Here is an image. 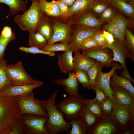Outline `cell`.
Returning <instances> with one entry per match:
<instances>
[{
  "mask_svg": "<svg viewBox=\"0 0 134 134\" xmlns=\"http://www.w3.org/2000/svg\"><path fill=\"white\" fill-rule=\"evenodd\" d=\"M71 129L67 132L68 134H83L87 133V129L82 115L71 120Z\"/></svg>",
  "mask_w": 134,
  "mask_h": 134,
  "instance_id": "25",
  "label": "cell"
},
{
  "mask_svg": "<svg viewBox=\"0 0 134 134\" xmlns=\"http://www.w3.org/2000/svg\"><path fill=\"white\" fill-rule=\"evenodd\" d=\"M131 81L128 78L119 76L115 70L110 77V85H117L124 88L134 98V88L131 83Z\"/></svg>",
  "mask_w": 134,
  "mask_h": 134,
  "instance_id": "22",
  "label": "cell"
},
{
  "mask_svg": "<svg viewBox=\"0 0 134 134\" xmlns=\"http://www.w3.org/2000/svg\"><path fill=\"white\" fill-rule=\"evenodd\" d=\"M78 83L81 84L84 88H88L89 85V78L84 71L77 69L74 72Z\"/></svg>",
  "mask_w": 134,
  "mask_h": 134,
  "instance_id": "38",
  "label": "cell"
},
{
  "mask_svg": "<svg viewBox=\"0 0 134 134\" xmlns=\"http://www.w3.org/2000/svg\"><path fill=\"white\" fill-rule=\"evenodd\" d=\"M113 102L114 113L116 118L121 124H125L130 119L132 113Z\"/></svg>",
  "mask_w": 134,
  "mask_h": 134,
  "instance_id": "28",
  "label": "cell"
},
{
  "mask_svg": "<svg viewBox=\"0 0 134 134\" xmlns=\"http://www.w3.org/2000/svg\"><path fill=\"white\" fill-rule=\"evenodd\" d=\"M4 70L12 85H29L39 81L34 80L30 76L25 69L22 62L20 61L14 64H7Z\"/></svg>",
  "mask_w": 134,
  "mask_h": 134,
  "instance_id": "6",
  "label": "cell"
},
{
  "mask_svg": "<svg viewBox=\"0 0 134 134\" xmlns=\"http://www.w3.org/2000/svg\"><path fill=\"white\" fill-rule=\"evenodd\" d=\"M17 97L0 96V134H8L11 127L20 117Z\"/></svg>",
  "mask_w": 134,
  "mask_h": 134,
  "instance_id": "2",
  "label": "cell"
},
{
  "mask_svg": "<svg viewBox=\"0 0 134 134\" xmlns=\"http://www.w3.org/2000/svg\"><path fill=\"white\" fill-rule=\"evenodd\" d=\"M111 70L107 73L99 71L97 75L95 84L100 87L106 95L113 100V91L110 85V77L113 72L116 70L120 71L123 69L122 66L117 63H114Z\"/></svg>",
  "mask_w": 134,
  "mask_h": 134,
  "instance_id": "13",
  "label": "cell"
},
{
  "mask_svg": "<svg viewBox=\"0 0 134 134\" xmlns=\"http://www.w3.org/2000/svg\"><path fill=\"white\" fill-rule=\"evenodd\" d=\"M61 1L66 4L69 7L71 6L76 0H57Z\"/></svg>",
  "mask_w": 134,
  "mask_h": 134,
  "instance_id": "49",
  "label": "cell"
},
{
  "mask_svg": "<svg viewBox=\"0 0 134 134\" xmlns=\"http://www.w3.org/2000/svg\"><path fill=\"white\" fill-rule=\"evenodd\" d=\"M7 62V60L4 58L0 59V91L6 87L11 85L4 70Z\"/></svg>",
  "mask_w": 134,
  "mask_h": 134,
  "instance_id": "33",
  "label": "cell"
},
{
  "mask_svg": "<svg viewBox=\"0 0 134 134\" xmlns=\"http://www.w3.org/2000/svg\"><path fill=\"white\" fill-rule=\"evenodd\" d=\"M110 4L120 11L129 19L134 20V6L130 5L124 0H108Z\"/></svg>",
  "mask_w": 134,
  "mask_h": 134,
  "instance_id": "23",
  "label": "cell"
},
{
  "mask_svg": "<svg viewBox=\"0 0 134 134\" xmlns=\"http://www.w3.org/2000/svg\"><path fill=\"white\" fill-rule=\"evenodd\" d=\"M96 102L93 100H89L86 107L94 115L98 116L101 114V111L99 106Z\"/></svg>",
  "mask_w": 134,
  "mask_h": 134,
  "instance_id": "45",
  "label": "cell"
},
{
  "mask_svg": "<svg viewBox=\"0 0 134 134\" xmlns=\"http://www.w3.org/2000/svg\"><path fill=\"white\" fill-rule=\"evenodd\" d=\"M74 53V72L77 69H81L86 72L90 67L97 61L95 60L80 53V51H76Z\"/></svg>",
  "mask_w": 134,
  "mask_h": 134,
  "instance_id": "18",
  "label": "cell"
},
{
  "mask_svg": "<svg viewBox=\"0 0 134 134\" xmlns=\"http://www.w3.org/2000/svg\"><path fill=\"white\" fill-rule=\"evenodd\" d=\"M104 66L100 62L97 61L86 71V72L89 78L88 89H92L95 84L97 73L99 71L101 70Z\"/></svg>",
  "mask_w": 134,
  "mask_h": 134,
  "instance_id": "29",
  "label": "cell"
},
{
  "mask_svg": "<svg viewBox=\"0 0 134 134\" xmlns=\"http://www.w3.org/2000/svg\"><path fill=\"white\" fill-rule=\"evenodd\" d=\"M74 21L75 25L80 27L92 29L100 28L103 24L90 11L84 14L78 15Z\"/></svg>",
  "mask_w": 134,
  "mask_h": 134,
  "instance_id": "16",
  "label": "cell"
},
{
  "mask_svg": "<svg viewBox=\"0 0 134 134\" xmlns=\"http://www.w3.org/2000/svg\"><path fill=\"white\" fill-rule=\"evenodd\" d=\"M39 5L41 11L45 16L48 17H60V10L55 0L48 2L45 0L39 1Z\"/></svg>",
  "mask_w": 134,
  "mask_h": 134,
  "instance_id": "21",
  "label": "cell"
},
{
  "mask_svg": "<svg viewBox=\"0 0 134 134\" xmlns=\"http://www.w3.org/2000/svg\"><path fill=\"white\" fill-rule=\"evenodd\" d=\"M124 42L130 53L134 55V36L128 29L126 28L125 31Z\"/></svg>",
  "mask_w": 134,
  "mask_h": 134,
  "instance_id": "37",
  "label": "cell"
},
{
  "mask_svg": "<svg viewBox=\"0 0 134 134\" xmlns=\"http://www.w3.org/2000/svg\"><path fill=\"white\" fill-rule=\"evenodd\" d=\"M16 38L14 32L8 26L4 27L1 30L0 36V59L4 58L6 48L8 43Z\"/></svg>",
  "mask_w": 134,
  "mask_h": 134,
  "instance_id": "20",
  "label": "cell"
},
{
  "mask_svg": "<svg viewBox=\"0 0 134 134\" xmlns=\"http://www.w3.org/2000/svg\"><path fill=\"white\" fill-rule=\"evenodd\" d=\"M57 95V91H56L47 100L42 101L48 114V119L45 127L49 134H56L64 131L67 132L72 127L70 122L65 120L57 108L55 99Z\"/></svg>",
  "mask_w": 134,
  "mask_h": 134,
  "instance_id": "1",
  "label": "cell"
},
{
  "mask_svg": "<svg viewBox=\"0 0 134 134\" xmlns=\"http://www.w3.org/2000/svg\"><path fill=\"white\" fill-rule=\"evenodd\" d=\"M16 97L20 116L27 114L48 117L47 110L42 104V101L34 98L32 91L27 95Z\"/></svg>",
  "mask_w": 134,
  "mask_h": 134,
  "instance_id": "5",
  "label": "cell"
},
{
  "mask_svg": "<svg viewBox=\"0 0 134 134\" xmlns=\"http://www.w3.org/2000/svg\"><path fill=\"white\" fill-rule=\"evenodd\" d=\"M0 3L5 4L8 6L9 14L11 15L17 14L21 11L24 12L27 8L26 3L23 0H0Z\"/></svg>",
  "mask_w": 134,
  "mask_h": 134,
  "instance_id": "24",
  "label": "cell"
},
{
  "mask_svg": "<svg viewBox=\"0 0 134 134\" xmlns=\"http://www.w3.org/2000/svg\"><path fill=\"white\" fill-rule=\"evenodd\" d=\"M115 7L110 5L97 18L103 24L111 22L119 12Z\"/></svg>",
  "mask_w": 134,
  "mask_h": 134,
  "instance_id": "31",
  "label": "cell"
},
{
  "mask_svg": "<svg viewBox=\"0 0 134 134\" xmlns=\"http://www.w3.org/2000/svg\"><path fill=\"white\" fill-rule=\"evenodd\" d=\"M100 30V27L87 29L75 25L73 31H72L69 45L70 50L73 52L80 51V46L82 42L87 38L95 35Z\"/></svg>",
  "mask_w": 134,
  "mask_h": 134,
  "instance_id": "11",
  "label": "cell"
},
{
  "mask_svg": "<svg viewBox=\"0 0 134 134\" xmlns=\"http://www.w3.org/2000/svg\"><path fill=\"white\" fill-rule=\"evenodd\" d=\"M93 36L98 45L106 47L108 44L103 35L102 30H100Z\"/></svg>",
  "mask_w": 134,
  "mask_h": 134,
  "instance_id": "46",
  "label": "cell"
},
{
  "mask_svg": "<svg viewBox=\"0 0 134 134\" xmlns=\"http://www.w3.org/2000/svg\"><path fill=\"white\" fill-rule=\"evenodd\" d=\"M47 40L38 31L29 33V44L30 46L42 49L48 44Z\"/></svg>",
  "mask_w": 134,
  "mask_h": 134,
  "instance_id": "26",
  "label": "cell"
},
{
  "mask_svg": "<svg viewBox=\"0 0 134 134\" xmlns=\"http://www.w3.org/2000/svg\"><path fill=\"white\" fill-rule=\"evenodd\" d=\"M89 100L79 94L69 96L60 101L56 106L64 117L71 121L82 115Z\"/></svg>",
  "mask_w": 134,
  "mask_h": 134,
  "instance_id": "4",
  "label": "cell"
},
{
  "mask_svg": "<svg viewBox=\"0 0 134 134\" xmlns=\"http://www.w3.org/2000/svg\"><path fill=\"white\" fill-rule=\"evenodd\" d=\"M112 20L124 35L126 29L131 28L134 25L133 20L126 18L120 12Z\"/></svg>",
  "mask_w": 134,
  "mask_h": 134,
  "instance_id": "30",
  "label": "cell"
},
{
  "mask_svg": "<svg viewBox=\"0 0 134 134\" xmlns=\"http://www.w3.org/2000/svg\"><path fill=\"white\" fill-rule=\"evenodd\" d=\"M19 49L21 51L31 54H43L51 57L54 56L56 55L55 53L54 52H46L39 48L34 46H30V47H20Z\"/></svg>",
  "mask_w": 134,
  "mask_h": 134,
  "instance_id": "39",
  "label": "cell"
},
{
  "mask_svg": "<svg viewBox=\"0 0 134 134\" xmlns=\"http://www.w3.org/2000/svg\"><path fill=\"white\" fill-rule=\"evenodd\" d=\"M52 27L53 34L48 41V44L50 45L59 42L69 45L72 31L71 24L56 20L54 21Z\"/></svg>",
  "mask_w": 134,
  "mask_h": 134,
  "instance_id": "8",
  "label": "cell"
},
{
  "mask_svg": "<svg viewBox=\"0 0 134 134\" xmlns=\"http://www.w3.org/2000/svg\"><path fill=\"white\" fill-rule=\"evenodd\" d=\"M19 119L25 126L24 134H49L45 127L48 117L24 114L20 115Z\"/></svg>",
  "mask_w": 134,
  "mask_h": 134,
  "instance_id": "7",
  "label": "cell"
},
{
  "mask_svg": "<svg viewBox=\"0 0 134 134\" xmlns=\"http://www.w3.org/2000/svg\"><path fill=\"white\" fill-rule=\"evenodd\" d=\"M110 5L108 0H98L90 11L96 17Z\"/></svg>",
  "mask_w": 134,
  "mask_h": 134,
  "instance_id": "34",
  "label": "cell"
},
{
  "mask_svg": "<svg viewBox=\"0 0 134 134\" xmlns=\"http://www.w3.org/2000/svg\"><path fill=\"white\" fill-rule=\"evenodd\" d=\"M108 97L101 104L103 110L107 113H110L113 105V102L111 99Z\"/></svg>",
  "mask_w": 134,
  "mask_h": 134,
  "instance_id": "47",
  "label": "cell"
},
{
  "mask_svg": "<svg viewBox=\"0 0 134 134\" xmlns=\"http://www.w3.org/2000/svg\"><path fill=\"white\" fill-rule=\"evenodd\" d=\"M116 128L112 123L109 122L103 123L99 126L93 133L95 134H110L114 132Z\"/></svg>",
  "mask_w": 134,
  "mask_h": 134,
  "instance_id": "35",
  "label": "cell"
},
{
  "mask_svg": "<svg viewBox=\"0 0 134 134\" xmlns=\"http://www.w3.org/2000/svg\"><path fill=\"white\" fill-rule=\"evenodd\" d=\"M55 2L58 6L60 12V17L65 18L72 15L69 10V6L64 3L57 0Z\"/></svg>",
  "mask_w": 134,
  "mask_h": 134,
  "instance_id": "43",
  "label": "cell"
},
{
  "mask_svg": "<svg viewBox=\"0 0 134 134\" xmlns=\"http://www.w3.org/2000/svg\"><path fill=\"white\" fill-rule=\"evenodd\" d=\"M93 36L87 38L82 42L80 50L83 51L98 45Z\"/></svg>",
  "mask_w": 134,
  "mask_h": 134,
  "instance_id": "44",
  "label": "cell"
},
{
  "mask_svg": "<svg viewBox=\"0 0 134 134\" xmlns=\"http://www.w3.org/2000/svg\"><path fill=\"white\" fill-rule=\"evenodd\" d=\"M36 31L39 32L49 41L52 35L53 31L48 17L45 16L44 17L38 26Z\"/></svg>",
  "mask_w": 134,
  "mask_h": 134,
  "instance_id": "27",
  "label": "cell"
},
{
  "mask_svg": "<svg viewBox=\"0 0 134 134\" xmlns=\"http://www.w3.org/2000/svg\"><path fill=\"white\" fill-rule=\"evenodd\" d=\"M25 130L24 124L19 119L11 127L8 134H24Z\"/></svg>",
  "mask_w": 134,
  "mask_h": 134,
  "instance_id": "40",
  "label": "cell"
},
{
  "mask_svg": "<svg viewBox=\"0 0 134 134\" xmlns=\"http://www.w3.org/2000/svg\"><path fill=\"white\" fill-rule=\"evenodd\" d=\"M92 89L94 90L96 93V98L93 100L99 104H102L107 99V96L100 87L96 84Z\"/></svg>",
  "mask_w": 134,
  "mask_h": 134,
  "instance_id": "42",
  "label": "cell"
},
{
  "mask_svg": "<svg viewBox=\"0 0 134 134\" xmlns=\"http://www.w3.org/2000/svg\"><path fill=\"white\" fill-rule=\"evenodd\" d=\"M103 28L111 33L114 38L124 41L125 35L123 34L112 20L103 26Z\"/></svg>",
  "mask_w": 134,
  "mask_h": 134,
  "instance_id": "32",
  "label": "cell"
},
{
  "mask_svg": "<svg viewBox=\"0 0 134 134\" xmlns=\"http://www.w3.org/2000/svg\"><path fill=\"white\" fill-rule=\"evenodd\" d=\"M39 3V0H32L31 6L27 10L14 17V20L21 30L29 33L36 32L39 23L45 16L40 9Z\"/></svg>",
  "mask_w": 134,
  "mask_h": 134,
  "instance_id": "3",
  "label": "cell"
},
{
  "mask_svg": "<svg viewBox=\"0 0 134 134\" xmlns=\"http://www.w3.org/2000/svg\"><path fill=\"white\" fill-rule=\"evenodd\" d=\"M73 52L70 50L59 54L57 56L58 67L61 72L63 73L74 72Z\"/></svg>",
  "mask_w": 134,
  "mask_h": 134,
  "instance_id": "17",
  "label": "cell"
},
{
  "mask_svg": "<svg viewBox=\"0 0 134 134\" xmlns=\"http://www.w3.org/2000/svg\"><path fill=\"white\" fill-rule=\"evenodd\" d=\"M112 50L113 52V57L111 61H116L119 62L121 64L124 72L129 71L127 69L126 65V59L128 58L133 62H134V55L130 52L124 41L115 38L114 41L111 44H108L106 47Z\"/></svg>",
  "mask_w": 134,
  "mask_h": 134,
  "instance_id": "9",
  "label": "cell"
},
{
  "mask_svg": "<svg viewBox=\"0 0 134 134\" xmlns=\"http://www.w3.org/2000/svg\"><path fill=\"white\" fill-rule=\"evenodd\" d=\"M127 3L133 5H134V0H124Z\"/></svg>",
  "mask_w": 134,
  "mask_h": 134,
  "instance_id": "50",
  "label": "cell"
},
{
  "mask_svg": "<svg viewBox=\"0 0 134 134\" xmlns=\"http://www.w3.org/2000/svg\"><path fill=\"white\" fill-rule=\"evenodd\" d=\"M82 53L100 62L106 67H110L114 63L111 61L113 57V52L107 47L98 45L83 51Z\"/></svg>",
  "mask_w": 134,
  "mask_h": 134,
  "instance_id": "10",
  "label": "cell"
},
{
  "mask_svg": "<svg viewBox=\"0 0 134 134\" xmlns=\"http://www.w3.org/2000/svg\"><path fill=\"white\" fill-rule=\"evenodd\" d=\"M102 34L108 44H112L114 41L115 38L113 35L109 32L105 30H102Z\"/></svg>",
  "mask_w": 134,
  "mask_h": 134,
  "instance_id": "48",
  "label": "cell"
},
{
  "mask_svg": "<svg viewBox=\"0 0 134 134\" xmlns=\"http://www.w3.org/2000/svg\"><path fill=\"white\" fill-rule=\"evenodd\" d=\"M41 49L48 52L62 51L64 52L70 50V48L68 45L62 43H55L50 45L47 44Z\"/></svg>",
  "mask_w": 134,
  "mask_h": 134,
  "instance_id": "36",
  "label": "cell"
},
{
  "mask_svg": "<svg viewBox=\"0 0 134 134\" xmlns=\"http://www.w3.org/2000/svg\"><path fill=\"white\" fill-rule=\"evenodd\" d=\"M113 91V101L131 112L134 111V98L124 88L116 85H110Z\"/></svg>",
  "mask_w": 134,
  "mask_h": 134,
  "instance_id": "12",
  "label": "cell"
},
{
  "mask_svg": "<svg viewBox=\"0 0 134 134\" xmlns=\"http://www.w3.org/2000/svg\"><path fill=\"white\" fill-rule=\"evenodd\" d=\"M43 84V82L39 81L37 83L29 85H10L0 91V96L8 98L26 95L29 94L34 89L41 87Z\"/></svg>",
  "mask_w": 134,
  "mask_h": 134,
  "instance_id": "14",
  "label": "cell"
},
{
  "mask_svg": "<svg viewBox=\"0 0 134 134\" xmlns=\"http://www.w3.org/2000/svg\"><path fill=\"white\" fill-rule=\"evenodd\" d=\"M67 78H54L52 83L54 84L61 85L64 88L65 90L70 96L77 95L78 93V83L75 72L68 73Z\"/></svg>",
  "mask_w": 134,
  "mask_h": 134,
  "instance_id": "15",
  "label": "cell"
},
{
  "mask_svg": "<svg viewBox=\"0 0 134 134\" xmlns=\"http://www.w3.org/2000/svg\"><path fill=\"white\" fill-rule=\"evenodd\" d=\"M44 0H39V1H44Z\"/></svg>",
  "mask_w": 134,
  "mask_h": 134,
  "instance_id": "51",
  "label": "cell"
},
{
  "mask_svg": "<svg viewBox=\"0 0 134 134\" xmlns=\"http://www.w3.org/2000/svg\"><path fill=\"white\" fill-rule=\"evenodd\" d=\"M98 0H76L69 10L72 15L82 14L90 11Z\"/></svg>",
  "mask_w": 134,
  "mask_h": 134,
  "instance_id": "19",
  "label": "cell"
},
{
  "mask_svg": "<svg viewBox=\"0 0 134 134\" xmlns=\"http://www.w3.org/2000/svg\"><path fill=\"white\" fill-rule=\"evenodd\" d=\"M82 115L84 118L87 129V127H90L95 123L96 119L95 116L86 107Z\"/></svg>",
  "mask_w": 134,
  "mask_h": 134,
  "instance_id": "41",
  "label": "cell"
}]
</instances>
